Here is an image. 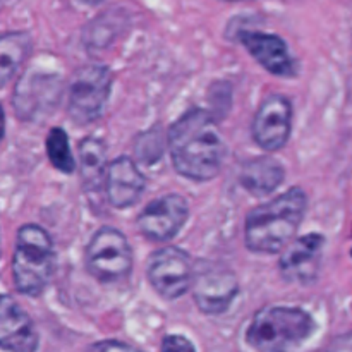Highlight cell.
<instances>
[{"label":"cell","instance_id":"obj_21","mask_svg":"<svg viewBox=\"0 0 352 352\" xmlns=\"http://www.w3.org/2000/svg\"><path fill=\"white\" fill-rule=\"evenodd\" d=\"M162 352H196L195 344L184 336H165L162 340Z\"/></svg>","mask_w":352,"mask_h":352},{"label":"cell","instance_id":"obj_24","mask_svg":"<svg viewBox=\"0 0 352 352\" xmlns=\"http://www.w3.org/2000/svg\"><path fill=\"white\" fill-rule=\"evenodd\" d=\"M3 136H6V116H3V109L0 105V144H2Z\"/></svg>","mask_w":352,"mask_h":352},{"label":"cell","instance_id":"obj_26","mask_svg":"<svg viewBox=\"0 0 352 352\" xmlns=\"http://www.w3.org/2000/svg\"><path fill=\"white\" fill-rule=\"evenodd\" d=\"M222 2H239V0H222Z\"/></svg>","mask_w":352,"mask_h":352},{"label":"cell","instance_id":"obj_4","mask_svg":"<svg viewBox=\"0 0 352 352\" xmlns=\"http://www.w3.org/2000/svg\"><path fill=\"white\" fill-rule=\"evenodd\" d=\"M55 250L47 230L28 223L17 230L12 256V278L17 291L36 298L54 277Z\"/></svg>","mask_w":352,"mask_h":352},{"label":"cell","instance_id":"obj_1","mask_svg":"<svg viewBox=\"0 0 352 352\" xmlns=\"http://www.w3.org/2000/svg\"><path fill=\"white\" fill-rule=\"evenodd\" d=\"M168 151L175 170L192 181H212L226 157L219 126L205 109L182 113L168 129Z\"/></svg>","mask_w":352,"mask_h":352},{"label":"cell","instance_id":"obj_20","mask_svg":"<svg viewBox=\"0 0 352 352\" xmlns=\"http://www.w3.org/2000/svg\"><path fill=\"white\" fill-rule=\"evenodd\" d=\"M120 24H122V17H112L105 14L89 24L88 31H86V41L93 47H105L117 36V33L120 31Z\"/></svg>","mask_w":352,"mask_h":352},{"label":"cell","instance_id":"obj_11","mask_svg":"<svg viewBox=\"0 0 352 352\" xmlns=\"http://www.w3.org/2000/svg\"><path fill=\"white\" fill-rule=\"evenodd\" d=\"M323 248H325V237L318 232L306 234L292 241L278 261L282 278L291 284H315L322 267Z\"/></svg>","mask_w":352,"mask_h":352},{"label":"cell","instance_id":"obj_15","mask_svg":"<svg viewBox=\"0 0 352 352\" xmlns=\"http://www.w3.org/2000/svg\"><path fill=\"white\" fill-rule=\"evenodd\" d=\"M144 175L133 158L119 157L109 164L105 175L107 199L113 208H131L144 192Z\"/></svg>","mask_w":352,"mask_h":352},{"label":"cell","instance_id":"obj_19","mask_svg":"<svg viewBox=\"0 0 352 352\" xmlns=\"http://www.w3.org/2000/svg\"><path fill=\"white\" fill-rule=\"evenodd\" d=\"M47 155L50 164L62 174H71L76 168V160L72 157L69 138L62 127H54L47 136Z\"/></svg>","mask_w":352,"mask_h":352},{"label":"cell","instance_id":"obj_17","mask_svg":"<svg viewBox=\"0 0 352 352\" xmlns=\"http://www.w3.org/2000/svg\"><path fill=\"white\" fill-rule=\"evenodd\" d=\"M79 172H81L82 186L88 192H98L102 184H105L107 146L102 140L88 136L79 144Z\"/></svg>","mask_w":352,"mask_h":352},{"label":"cell","instance_id":"obj_27","mask_svg":"<svg viewBox=\"0 0 352 352\" xmlns=\"http://www.w3.org/2000/svg\"><path fill=\"white\" fill-rule=\"evenodd\" d=\"M0 254H2V246H0Z\"/></svg>","mask_w":352,"mask_h":352},{"label":"cell","instance_id":"obj_10","mask_svg":"<svg viewBox=\"0 0 352 352\" xmlns=\"http://www.w3.org/2000/svg\"><path fill=\"white\" fill-rule=\"evenodd\" d=\"M189 219L188 201L181 195H165L153 199L136 220L144 237L155 243L170 241L181 232Z\"/></svg>","mask_w":352,"mask_h":352},{"label":"cell","instance_id":"obj_7","mask_svg":"<svg viewBox=\"0 0 352 352\" xmlns=\"http://www.w3.org/2000/svg\"><path fill=\"white\" fill-rule=\"evenodd\" d=\"M191 292L203 313L222 315L239 294V282L236 274L223 263L198 260L192 265Z\"/></svg>","mask_w":352,"mask_h":352},{"label":"cell","instance_id":"obj_25","mask_svg":"<svg viewBox=\"0 0 352 352\" xmlns=\"http://www.w3.org/2000/svg\"><path fill=\"white\" fill-rule=\"evenodd\" d=\"M82 2H86V3H100V2H102V0H82Z\"/></svg>","mask_w":352,"mask_h":352},{"label":"cell","instance_id":"obj_5","mask_svg":"<svg viewBox=\"0 0 352 352\" xmlns=\"http://www.w3.org/2000/svg\"><path fill=\"white\" fill-rule=\"evenodd\" d=\"M113 76L107 65L78 69L67 86V113L78 126H88L102 117L110 98Z\"/></svg>","mask_w":352,"mask_h":352},{"label":"cell","instance_id":"obj_18","mask_svg":"<svg viewBox=\"0 0 352 352\" xmlns=\"http://www.w3.org/2000/svg\"><path fill=\"white\" fill-rule=\"evenodd\" d=\"M33 41L26 31H10L0 36V88L7 85L26 62Z\"/></svg>","mask_w":352,"mask_h":352},{"label":"cell","instance_id":"obj_22","mask_svg":"<svg viewBox=\"0 0 352 352\" xmlns=\"http://www.w3.org/2000/svg\"><path fill=\"white\" fill-rule=\"evenodd\" d=\"M86 352H141L134 349L129 344L119 342V340H102V342L91 344Z\"/></svg>","mask_w":352,"mask_h":352},{"label":"cell","instance_id":"obj_6","mask_svg":"<svg viewBox=\"0 0 352 352\" xmlns=\"http://www.w3.org/2000/svg\"><path fill=\"white\" fill-rule=\"evenodd\" d=\"M86 268L102 284H120L133 272V250L116 227H100L86 248Z\"/></svg>","mask_w":352,"mask_h":352},{"label":"cell","instance_id":"obj_2","mask_svg":"<svg viewBox=\"0 0 352 352\" xmlns=\"http://www.w3.org/2000/svg\"><path fill=\"white\" fill-rule=\"evenodd\" d=\"M308 210V196L301 188H292L272 201L251 210L244 223V243L253 253H280L294 241Z\"/></svg>","mask_w":352,"mask_h":352},{"label":"cell","instance_id":"obj_14","mask_svg":"<svg viewBox=\"0 0 352 352\" xmlns=\"http://www.w3.org/2000/svg\"><path fill=\"white\" fill-rule=\"evenodd\" d=\"M0 349L7 352L38 349V332L33 320L10 296H0Z\"/></svg>","mask_w":352,"mask_h":352},{"label":"cell","instance_id":"obj_13","mask_svg":"<svg viewBox=\"0 0 352 352\" xmlns=\"http://www.w3.org/2000/svg\"><path fill=\"white\" fill-rule=\"evenodd\" d=\"M239 40L250 52L251 57L270 74L280 76V78H294L298 72L294 58L289 54L287 43L277 34L243 31L239 34Z\"/></svg>","mask_w":352,"mask_h":352},{"label":"cell","instance_id":"obj_3","mask_svg":"<svg viewBox=\"0 0 352 352\" xmlns=\"http://www.w3.org/2000/svg\"><path fill=\"white\" fill-rule=\"evenodd\" d=\"M308 311L292 306H267L251 320L246 342L258 352H291L315 333Z\"/></svg>","mask_w":352,"mask_h":352},{"label":"cell","instance_id":"obj_9","mask_svg":"<svg viewBox=\"0 0 352 352\" xmlns=\"http://www.w3.org/2000/svg\"><path fill=\"white\" fill-rule=\"evenodd\" d=\"M146 275L151 287L162 298L174 301V299L182 298L191 289V258L181 248H160L148 258Z\"/></svg>","mask_w":352,"mask_h":352},{"label":"cell","instance_id":"obj_8","mask_svg":"<svg viewBox=\"0 0 352 352\" xmlns=\"http://www.w3.org/2000/svg\"><path fill=\"white\" fill-rule=\"evenodd\" d=\"M62 89L64 82L60 74L31 69L23 74L14 91L12 105L16 116L26 122L45 119L57 109L62 98Z\"/></svg>","mask_w":352,"mask_h":352},{"label":"cell","instance_id":"obj_16","mask_svg":"<svg viewBox=\"0 0 352 352\" xmlns=\"http://www.w3.org/2000/svg\"><path fill=\"white\" fill-rule=\"evenodd\" d=\"M284 177L285 172L280 162L270 157L251 158L243 165L239 174L241 186L258 198L272 195L284 182Z\"/></svg>","mask_w":352,"mask_h":352},{"label":"cell","instance_id":"obj_23","mask_svg":"<svg viewBox=\"0 0 352 352\" xmlns=\"http://www.w3.org/2000/svg\"><path fill=\"white\" fill-rule=\"evenodd\" d=\"M323 352H352V332L333 339L332 344Z\"/></svg>","mask_w":352,"mask_h":352},{"label":"cell","instance_id":"obj_12","mask_svg":"<svg viewBox=\"0 0 352 352\" xmlns=\"http://www.w3.org/2000/svg\"><path fill=\"white\" fill-rule=\"evenodd\" d=\"M292 107L285 96L274 93L261 102L253 120V138L263 150L278 151L289 141Z\"/></svg>","mask_w":352,"mask_h":352}]
</instances>
